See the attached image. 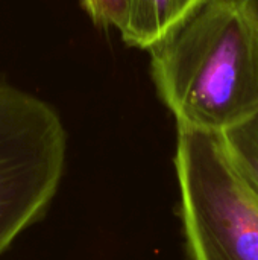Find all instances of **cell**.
<instances>
[{"instance_id": "cell-2", "label": "cell", "mask_w": 258, "mask_h": 260, "mask_svg": "<svg viewBox=\"0 0 258 260\" xmlns=\"http://www.w3.org/2000/svg\"><path fill=\"white\" fill-rule=\"evenodd\" d=\"M175 166L192 260H258V189L222 133L178 126Z\"/></svg>"}, {"instance_id": "cell-6", "label": "cell", "mask_w": 258, "mask_h": 260, "mask_svg": "<svg viewBox=\"0 0 258 260\" xmlns=\"http://www.w3.org/2000/svg\"><path fill=\"white\" fill-rule=\"evenodd\" d=\"M82 9L87 12L90 20L99 27H114L117 30L122 29L128 0H79Z\"/></svg>"}, {"instance_id": "cell-5", "label": "cell", "mask_w": 258, "mask_h": 260, "mask_svg": "<svg viewBox=\"0 0 258 260\" xmlns=\"http://www.w3.org/2000/svg\"><path fill=\"white\" fill-rule=\"evenodd\" d=\"M222 136L239 168L258 189V113Z\"/></svg>"}, {"instance_id": "cell-1", "label": "cell", "mask_w": 258, "mask_h": 260, "mask_svg": "<svg viewBox=\"0 0 258 260\" xmlns=\"http://www.w3.org/2000/svg\"><path fill=\"white\" fill-rule=\"evenodd\" d=\"M148 52L176 126L225 133L258 113V0H205Z\"/></svg>"}, {"instance_id": "cell-4", "label": "cell", "mask_w": 258, "mask_h": 260, "mask_svg": "<svg viewBox=\"0 0 258 260\" xmlns=\"http://www.w3.org/2000/svg\"><path fill=\"white\" fill-rule=\"evenodd\" d=\"M205 0H128L120 32L129 47L149 50Z\"/></svg>"}, {"instance_id": "cell-3", "label": "cell", "mask_w": 258, "mask_h": 260, "mask_svg": "<svg viewBox=\"0 0 258 260\" xmlns=\"http://www.w3.org/2000/svg\"><path fill=\"white\" fill-rule=\"evenodd\" d=\"M65 155L67 133L58 111L0 81V256L46 216Z\"/></svg>"}]
</instances>
